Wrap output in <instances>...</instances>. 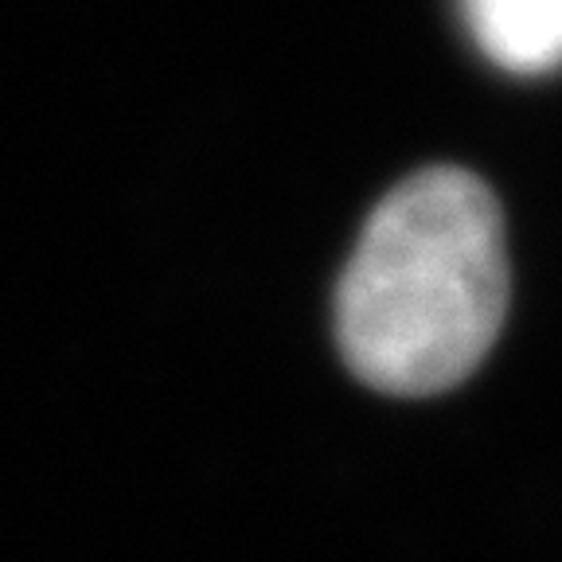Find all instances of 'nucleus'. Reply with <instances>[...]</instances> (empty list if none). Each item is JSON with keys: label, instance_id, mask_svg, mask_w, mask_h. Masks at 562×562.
Wrapping results in <instances>:
<instances>
[{"label": "nucleus", "instance_id": "nucleus-1", "mask_svg": "<svg viewBox=\"0 0 562 562\" xmlns=\"http://www.w3.org/2000/svg\"><path fill=\"white\" fill-rule=\"evenodd\" d=\"M508 290L492 188L469 168H422L363 223L336 290V344L351 375L379 395H446L492 351Z\"/></svg>", "mask_w": 562, "mask_h": 562}, {"label": "nucleus", "instance_id": "nucleus-2", "mask_svg": "<svg viewBox=\"0 0 562 562\" xmlns=\"http://www.w3.org/2000/svg\"><path fill=\"white\" fill-rule=\"evenodd\" d=\"M476 47L512 75L562 67V0H461Z\"/></svg>", "mask_w": 562, "mask_h": 562}]
</instances>
